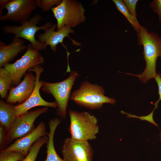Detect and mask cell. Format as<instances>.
I'll list each match as a JSON object with an SVG mask.
<instances>
[{
    "instance_id": "cell-27",
    "label": "cell",
    "mask_w": 161,
    "mask_h": 161,
    "mask_svg": "<svg viewBox=\"0 0 161 161\" xmlns=\"http://www.w3.org/2000/svg\"><path fill=\"white\" fill-rule=\"evenodd\" d=\"M155 80L157 83L158 88V94L159 95V99L154 104L155 107L154 109H155L157 107L159 102L161 100V74L158 73L155 78Z\"/></svg>"
},
{
    "instance_id": "cell-11",
    "label": "cell",
    "mask_w": 161,
    "mask_h": 161,
    "mask_svg": "<svg viewBox=\"0 0 161 161\" xmlns=\"http://www.w3.org/2000/svg\"><path fill=\"white\" fill-rule=\"evenodd\" d=\"M57 27V24H55L49 28L45 31V32L40 34L38 36V41L44 43V49L47 46H49L51 49L54 52L57 51V46L59 43H61L62 45L66 49L67 53V67L66 71L69 72L71 71L69 63V57L70 53L68 51L66 46L63 43L64 38L68 37L71 40L73 45L80 46V44L72 39L69 36V33H75L74 31L71 28L67 26H65L60 30L55 31V29Z\"/></svg>"
},
{
    "instance_id": "cell-22",
    "label": "cell",
    "mask_w": 161,
    "mask_h": 161,
    "mask_svg": "<svg viewBox=\"0 0 161 161\" xmlns=\"http://www.w3.org/2000/svg\"><path fill=\"white\" fill-rule=\"evenodd\" d=\"M61 0H39L38 7L42 12H46L51 10L53 6L59 4Z\"/></svg>"
},
{
    "instance_id": "cell-7",
    "label": "cell",
    "mask_w": 161,
    "mask_h": 161,
    "mask_svg": "<svg viewBox=\"0 0 161 161\" xmlns=\"http://www.w3.org/2000/svg\"><path fill=\"white\" fill-rule=\"evenodd\" d=\"M27 50L21 57L12 64L8 63L3 67L9 73L12 79V84L18 85L27 71L34 66L44 64L45 60L39 51L30 44L27 46Z\"/></svg>"
},
{
    "instance_id": "cell-9",
    "label": "cell",
    "mask_w": 161,
    "mask_h": 161,
    "mask_svg": "<svg viewBox=\"0 0 161 161\" xmlns=\"http://www.w3.org/2000/svg\"><path fill=\"white\" fill-rule=\"evenodd\" d=\"M44 70L42 66L37 65L30 69L28 71L34 72L35 73V86L34 90L29 97L24 102L15 106L13 111L17 117L21 114L25 113L30 109L38 106H43L53 108H57L58 105L55 101L48 102L42 98L40 93V89L42 86L40 78Z\"/></svg>"
},
{
    "instance_id": "cell-21",
    "label": "cell",
    "mask_w": 161,
    "mask_h": 161,
    "mask_svg": "<svg viewBox=\"0 0 161 161\" xmlns=\"http://www.w3.org/2000/svg\"><path fill=\"white\" fill-rule=\"evenodd\" d=\"M25 156L22 153L15 151L2 150L0 153V161H20Z\"/></svg>"
},
{
    "instance_id": "cell-26",
    "label": "cell",
    "mask_w": 161,
    "mask_h": 161,
    "mask_svg": "<svg viewBox=\"0 0 161 161\" xmlns=\"http://www.w3.org/2000/svg\"><path fill=\"white\" fill-rule=\"evenodd\" d=\"M150 7L159 17V21L161 22V0H154L149 4Z\"/></svg>"
},
{
    "instance_id": "cell-13",
    "label": "cell",
    "mask_w": 161,
    "mask_h": 161,
    "mask_svg": "<svg viewBox=\"0 0 161 161\" xmlns=\"http://www.w3.org/2000/svg\"><path fill=\"white\" fill-rule=\"evenodd\" d=\"M35 76L31 72L26 73L23 80L15 87L10 89L6 103L13 104H21L30 96L34 90Z\"/></svg>"
},
{
    "instance_id": "cell-15",
    "label": "cell",
    "mask_w": 161,
    "mask_h": 161,
    "mask_svg": "<svg viewBox=\"0 0 161 161\" xmlns=\"http://www.w3.org/2000/svg\"><path fill=\"white\" fill-rule=\"evenodd\" d=\"M25 40L21 38L14 37L12 42L6 45L0 42V67H4L6 64L13 60L21 52L27 49L24 44Z\"/></svg>"
},
{
    "instance_id": "cell-17",
    "label": "cell",
    "mask_w": 161,
    "mask_h": 161,
    "mask_svg": "<svg viewBox=\"0 0 161 161\" xmlns=\"http://www.w3.org/2000/svg\"><path fill=\"white\" fill-rule=\"evenodd\" d=\"M14 106L0 100V124L5 128L7 131L17 117L14 113Z\"/></svg>"
},
{
    "instance_id": "cell-2",
    "label": "cell",
    "mask_w": 161,
    "mask_h": 161,
    "mask_svg": "<svg viewBox=\"0 0 161 161\" xmlns=\"http://www.w3.org/2000/svg\"><path fill=\"white\" fill-rule=\"evenodd\" d=\"M105 92L102 86L86 80L72 93L70 99L80 106L91 109H100L105 103L114 105L115 99L105 96Z\"/></svg>"
},
{
    "instance_id": "cell-25",
    "label": "cell",
    "mask_w": 161,
    "mask_h": 161,
    "mask_svg": "<svg viewBox=\"0 0 161 161\" xmlns=\"http://www.w3.org/2000/svg\"><path fill=\"white\" fill-rule=\"evenodd\" d=\"M7 131L5 128L0 124V148L3 150L7 143Z\"/></svg>"
},
{
    "instance_id": "cell-8",
    "label": "cell",
    "mask_w": 161,
    "mask_h": 161,
    "mask_svg": "<svg viewBox=\"0 0 161 161\" xmlns=\"http://www.w3.org/2000/svg\"><path fill=\"white\" fill-rule=\"evenodd\" d=\"M48 107L29 110L17 117L7 131V143L28 134L34 128V122L41 114L48 110Z\"/></svg>"
},
{
    "instance_id": "cell-1",
    "label": "cell",
    "mask_w": 161,
    "mask_h": 161,
    "mask_svg": "<svg viewBox=\"0 0 161 161\" xmlns=\"http://www.w3.org/2000/svg\"><path fill=\"white\" fill-rule=\"evenodd\" d=\"M137 33L138 44L143 47V53L146 66L143 72L140 74H126L137 77L145 83L149 79L155 78L157 75L156 63L157 58L161 57V38L154 32H149L147 28L143 26H141Z\"/></svg>"
},
{
    "instance_id": "cell-20",
    "label": "cell",
    "mask_w": 161,
    "mask_h": 161,
    "mask_svg": "<svg viewBox=\"0 0 161 161\" xmlns=\"http://www.w3.org/2000/svg\"><path fill=\"white\" fill-rule=\"evenodd\" d=\"M48 136L46 135L37 140L30 148L28 154L22 161H35L41 148L47 143Z\"/></svg>"
},
{
    "instance_id": "cell-29",
    "label": "cell",
    "mask_w": 161,
    "mask_h": 161,
    "mask_svg": "<svg viewBox=\"0 0 161 161\" xmlns=\"http://www.w3.org/2000/svg\"><path fill=\"white\" fill-rule=\"evenodd\" d=\"M159 136L160 137V140L161 141V131L159 134Z\"/></svg>"
},
{
    "instance_id": "cell-24",
    "label": "cell",
    "mask_w": 161,
    "mask_h": 161,
    "mask_svg": "<svg viewBox=\"0 0 161 161\" xmlns=\"http://www.w3.org/2000/svg\"><path fill=\"white\" fill-rule=\"evenodd\" d=\"M123 1L127 8L131 14L134 17L137 18V13L136 11V6L138 0H123Z\"/></svg>"
},
{
    "instance_id": "cell-28",
    "label": "cell",
    "mask_w": 161,
    "mask_h": 161,
    "mask_svg": "<svg viewBox=\"0 0 161 161\" xmlns=\"http://www.w3.org/2000/svg\"><path fill=\"white\" fill-rule=\"evenodd\" d=\"M11 0H0V16L2 15L3 10L7 5L10 2Z\"/></svg>"
},
{
    "instance_id": "cell-6",
    "label": "cell",
    "mask_w": 161,
    "mask_h": 161,
    "mask_svg": "<svg viewBox=\"0 0 161 161\" xmlns=\"http://www.w3.org/2000/svg\"><path fill=\"white\" fill-rule=\"evenodd\" d=\"M51 10L57 20V30L65 26L74 27L84 22L86 18L84 15L85 9L82 5L76 1L62 0Z\"/></svg>"
},
{
    "instance_id": "cell-14",
    "label": "cell",
    "mask_w": 161,
    "mask_h": 161,
    "mask_svg": "<svg viewBox=\"0 0 161 161\" xmlns=\"http://www.w3.org/2000/svg\"><path fill=\"white\" fill-rule=\"evenodd\" d=\"M46 130L44 123L41 122L31 132L21 138L16 139L13 144L4 150L18 151L26 156L31 147L37 140L48 135Z\"/></svg>"
},
{
    "instance_id": "cell-3",
    "label": "cell",
    "mask_w": 161,
    "mask_h": 161,
    "mask_svg": "<svg viewBox=\"0 0 161 161\" xmlns=\"http://www.w3.org/2000/svg\"><path fill=\"white\" fill-rule=\"evenodd\" d=\"M70 124L68 128L71 137L78 141H88L96 139L99 132L97 119L86 112L69 110Z\"/></svg>"
},
{
    "instance_id": "cell-5",
    "label": "cell",
    "mask_w": 161,
    "mask_h": 161,
    "mask_svg": "<svg viewBox=\"0 0 161 161\" xmlns=\"http://www.w3.org/2000/svg\"><path fill=\"white\" fill-rule=\"evenodd\" d=\"M43 19V17L40 15L36 14L30 19L21 22L20 26H4L3 31L6 34H14L16 38L28 41L35 48L41 50L44 49L45 44L36 39L35 33L40 30L45 31L52 25L51 22H48L42 26H37V24L39 23V21Z\"/></svg>"
},
{
    "instance_id": "cell-18",
    "label": "cell",
    "mask_w": 161,
    "mask_h": 161,
    "mask_svg": "<svg viewBox=\"0 0 161 161\" xmlns=\"http://www.w3.org/2000/svg\"><path fill=\"white\" fill-rule=\"evenodd\" d=\"M117 9L126 18L134 30L137 32L141 27L137 19H135L129 11L123 0H113Z\"/></svg>"
},
{
    "instance_id": "cell-12",
    "label": "cell",
    "mask_w": 161,
    "mask_h": 161,
    "mask_svg": "<svg viewBox=\"0 0 161 161\" xmlns=\"http://www.w3.org/2000/svg\"><path fill=\"white\" fill-rule=\"evenodd\" d=\"M37 7L38 0H11L5 7L7 13L0 16V20L21 22L28 19Z\"/></svg>"
},
{
    "instance_id": "cell-4",
    "label": "cell",
    "mask_w": 161,
    "mask_h": 161,
    "mask_svg": "<svg viewBox=\"0 0 161 161\" xmlns=\"http://www.w3.org/2000/svg\"><path fill=\"white\" fill-rule=\"evenodd\" d=\"M79 76L77 72L73 70L67 78L60 82L52 83L41 80L42 91L53 96L58 105L57 114L62 119L66 117L71 90L76 79Z\"/></svg>"
},
{
    "instance_id": "cell-19",
    "label": "cell",
    "mask_w": 161,
    "mask_h": 161,
    "mask_svg": "<svg viewBox=\"0 0 161 161\" xmlns=\"http://www.w3.org/2000/svg\"><path fill=\"white\" fill-rule=\"evenodd\" d=\"M12 79L8 72L4 67L0 68V95L2 99L7 97V92L12 83Z\"/></svg>"
},
{
    "instance_id": "cell-10",
    "label": "cell",
    "mask_w": 161,
    "mask_h": 161,
    "mask_svg": "<svg viewBox=\"0 0 161 161\" xmlns=\"http://www.w3.org/2000/svg\"><path fill=\"white\" fill-rule=\"evenodd\" d=\"M61 151L64 161H92L94 151L88 141H78L71 137L63 141Z\"/></svg>"
},
{
    "instance_id": "cell-16",
    "label": "cell",
    "mask_w": 161,
    "mask_h": 161,
    "mask_svg": "<svg viewBox=\"0 0 161 161\" xmlns=\"http://www.w3.org/2000/svg\"><path fill=\"white\" fill-rule=\"evenodd\" d=\"M61 120L57 118L51 119L48 122L49 132L48 140L47 145V157L45 161H64L57 154L54 145V137L57 128Z\"/></svg>"
},
{
    "instance_id": "cell-23",
    "label": "cell",
    "mask_w": 161,
    "mask_h": 161,
    "mask_svg": "<svg viewBox=\"0 0 161 161\" xmlns=\"http://www.w3.org/2000/svg\"><path fill=\"white\" fill-rule=\"evenodd\" d=\"M154 110V109L152 112L147 115L141 116H138L126 113L122 111H121V112L122 114L126 115V116L129 118H137L140 119L141 121L145 120L157 126L158 125L154 121L153 118V113Z\"/></svg>"
}]
</instances>
